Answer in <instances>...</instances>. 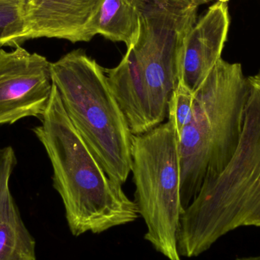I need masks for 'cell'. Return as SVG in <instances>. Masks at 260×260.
<instances>
[{"mask_svg":"<svg viewBox=\"0 0 260 260\" xmlns=\"http://www.w3.org/2000/svg\"><path fill=\"white\" fill-rule=\"evenodd\" d=\"M40 120L41 124L33 132L51 162L53 187L62 199L72 235H99L138 219L136 203L90 151L70 121L54 85Z\"/></svg>","mask_w":260,"mask_h":260,"instance_id":"obj_1","label":"cell"},{"mask_svg":"<svg viewBox=\"0 0 260 260\" xmlns=\"http://www.w3.org/2000/svg\"><path fill=\"white\" fill-rule=\"evenodd\" d=\"M248 98L235 154L225 169L206 180L180 220L181 257H197L241 227L260 229V70L247 76Z\"/></svg>","mask_w":260,"mask_h":260,"instance_id":"obj_2","label":"cell"},{"mask_svg":"<svg viewBox=\"0 0 260 260\" xmlns=\"http://www.w3.org/2000/svg\"><path fill=\"white\" fill-rule=\"evenodd\" d=\"M247 98L242 65L222 58L194 92L192 112L178 135L184 210L203 183L219 175L232 160L241 138Z\"/></svg>","mask_w":260,"mask_h":260,"instance_id":"obj_3","label":"cell"},{"mask_svg":"<svg viewBox=\"0 0 260 260\" xmlns=\"http://www.w3.org/2000/svg\"><path fill=\"white\" fill-rule=\"evenodd\" d=\"M51 73L70 121L108 177L123 186L131 172L133 134L105 68L79 49L51 62Z\"/></svg>","mask_w":260,"mask_h":260,"instance_id":"obj_4","label":"cell"},{"mask_svg":"<svg viewBox=\"0 0 260 260\" xmlns=\"http://www.w3.org/2000/svg\"><path fill=\"white\" fill-rule=\"evenodd\" d=\"M135 203L147 231L145 240L168 260H182L177 247L184 209L180 197L178 134L168 120L133 135L132 168Z\"/></svg>","mask_w":260,"mask_h":260,"instance_id":"obj_5","label":"cell"},{"mask_svg":"<svg viewBox=\"0 0 260 260\" xmlns=\"http://www.w3.org/2000/svg\"><path fill=\"white\" fill-rule=\"evenodd\" d=\"M139 36L131 45L149 100L153 127L168 117V103L180 79L185 40L197 22L192 0H136Z\"/></svg>","mask_w":260,"mask_h":260,"instance_id":"obj_6","label":"cell"},{"mask_svg":"<svg viewBox=\"0 0 260 260\" xmlns=\"http://www.w3.org/2000/svg\"><path fill=\"white\" fill-rule=\"evenodd\" d=\"M51 62L21 46L0 49V125L21 119H41L53 91Z\"/></svg>","mask_w":260,"mask_h":260,"instance_id":"obj_7","label":"cell"},{"mask_svg":"<svg viewBox=\"0 0 260 260\" xmlns=\"http://www.w3.org/2000/svg\"><path fill=\"white\" fill-rule=\"evenodd\" d=\"M230 27L228 0H217L196 22L186 36L180 80L196 92L216 65Z\"/></svg>","mask_w":260,"mask_h":260,"instance_id":"obj_8","label":"cell"},{"mask_svg":"<svg viewBox=\"0 0 260 260\" xmlns=\"http://www.w3.org/2000/svg\"><path fill=\"white\" fill-rule=\"evenodd\" d=\"M97 0H26V39L87 42L85 27Z\"/></svg>","mask_w":260,"mask_h":260,"instance_id":"obj_9","label":"cell"},{"mask_svg":"<svg viewBox=\"0 0 260 260\" xmlns=\"http://www.w3.org/2000/svg\"><path fill=\"white\" fill-rule=\"evenodd\" d=\"M16 165L13 148H0V260H37L36 241L11 192V177Z\"/></svg>","mask_w":260,"mask_h":260,"instance_id":"obj_10","label":"cell"},{"mask_svg":"<svg viewBox=\"0 0 260 260\" xmlns=\"http://www.w3.org/2000/svg\"><path fill=\"white\" fill-rule=\"evenodd\" d=\"M105 70L132 133L139 135L153 129L145 79L131 46L117 67Z\"/></svg>","mask_w":260,"mask_h":260,"instance_id":"obj_11","label":"cell"},{"mask_svg":"<svg viewBox=\"0 0 260 260\" xmlns=\"http://www.w3.org/2000/svg\"><path fill=\"white\" fill-rule=\"evenodd\" d=\"M140 28L136 0H97L85 27L87 42L101 35L126 47L134 44Z\"/></svg>","mask_w":260,"mask_h":260,"instance_id":"obj_12","label":"cell"},{"mask_svg":"<svg viewBox=\"0 0 260 260\" xmlns=\"http://www.w3.org/2000/svg\"><path fill=\"white\" fill-rule=\"evenodd\" d=\"M26 0H0V47L21 46L27 41Z\"/></svg>","mask_w":260,"mask_h":260,"instance_id":"obj_13","label":"cell"},{"mask_svg":"<svg viewBox=\"0 0 260 260\" xmlns=\"http://www.w3.org/2000/svg\"><path fill=\"white\" fill-rule=\"evenodd\" d=\"M193 102L194 93L181 81H179L177 88L170 99L168 111V120L174 123L178 135L190 116Z\"/></svg>","mask_w":260,"mask_h":260,"instance_id":"obj_14","label":"cell"},{"mask_svg":"<svg viewBox=\"0 0 260 260\" xmlns=\"http://www.w3.org/2000/svg\"><path fill=\"white\" fill-rule=\"evenodd\" d=\"M236 260H260V256H248V257L238 258Z\"/></svg>","mask_w":260,"mask_h":260,"instance_id":"obj_15","label":"cell"},{"mask_svg":"<svg viewBox=\"0 0 260 260\" xmlns=\"http://www.w3.org/2000/svg\"><path fill=\"white\" fill-rule=\"evenodd\" d=\"M192 1H193L194 3H197L200 6V5L206 4V3H209V2L212 1V0H192Z\"/></svg>","mask_w":260,"mask_h":260,"instance_id":"obj_16","label":"cell"}]
</instances>
